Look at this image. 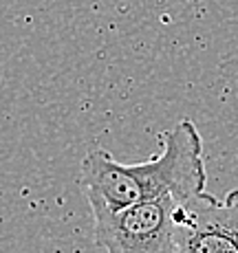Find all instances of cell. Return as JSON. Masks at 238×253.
<instances>
[{"label": "cell", "mask_w": 238, "mask_h": 253, "mask_svg": "<svg viewBox=\"0 0 238 253\" xmlns=\"http://www.w3.org/2000/svg\"><path fill=\"white\" fill-rule=\"evenodd\" d=\"M174 253H238V189L225 198L201 192L179 203Z\"/></svg>", "instance_id": "3957f363"}, {"label": "cell", "mask_w": 238, "mask_h": 253, "mask_svg": "<svg viewBox=\"0 0 238 253\" xmlns=\"http://www.w3.org/2000/svg\"><path fill=\"white\" fill-rule=\"evenodd\" d=\"M161 152L143 163H119L106 150H93L82 161V187L89 205L126 207L172 196L186 203L205 192L207 168L203 139L190 119L161 134Z\"/></svg>", "instance_id": "6da1fadb"}, {"label": "cell", "mask_w": 238, "mask_h": 253, "mask_svg": "<svg viewBox=\"0 0 238 253\" xmlns=\"http://www.w3.org/2000/svg\"><path fill=\"white\" fill-rule=\"evenodd\" d=\"M177 207L172 196L126 207L91 205L95 242L106 253H174Z\"/></svg>", "instance_id": "7a4b0ae2"}]
</instances>
